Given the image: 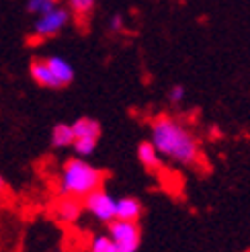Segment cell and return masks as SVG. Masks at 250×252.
<instances>
[{
    "mask_svg": "<svg viewBox=\"0 0 250 252\" xmlns=\"http://www.w3.org/2000/svg\"><path fill=\"white\" fill-rule=\"evenodd\" d=\"M150 142L156 146L164 160L185 168H195L203 162L201 144L191 127L179 119L160 113L150 121Z\"/></svg>",
    "mask_w": 250,
    "mask_h": 252,
    "instance_id": "obj_1",
    "label": "cell"
},
{
    "mask_svg": "<svg viewBox=\"0 0 250 252\" xmlns=\"http://www.w3.org/2000/svg\"><path fill=\"white\" fill-rule=\"evenodd\" d=\"M107 174L105 170L93 166L91 162H86L82 156L68 158L62 166L60 181H58V191L60 195H72L84 199L96 189H103Z\"/></svg>",
    "mask_w": 250,
    "mask_h": 252,
    "instance_id": "obj_2",
    "label": "cell"
},
{
    "mask_svg": "<svg viewBox=\"0 0 250 252\" xmlns=\"http://www.w3.org/2000/svg\"><path fill=\"white\" fill-rule=\"evenodd\" d=\"M72 10L68 8V4H58L54 10L45 12V15H39L37 21L33 23V37L35 41H47V39H54L58 37L62 31L68 27V23L72 19Z\"/></svg>",
    "mask_w": 250,
    "mask_h": 252,
    "instance_id": "obj_3",
    "label": "cell"
},
{
    "mask_svg": "<svg viewBox=\"0 0 250 252\" xmlns=\"http://www.w3.org/2000/svg\"><path fill=\"white\" fill-rule=\"evenodd\" d=\"M74 127V152L76 156H82V158H89L96 146H98V140H101V123H98L94 117H78L76 121L72 123Z\"/></svg>",
    "mask_w": 250,
    "mask_h": 252,
    "instance_id": "obj_4",
    "label": "cell"
},
{
    "mask_svg": "<svg viewBox=\"0 0 250 252\" xmlns=\"http://www.w3.org/2000/svg\"><path fill=\"white\" fill-rule=\"evenodd\" d=\"M107 234L113 238L115 252H137L142 244V228L137 221L115 220L107 223Z\"/></svg>",
    "mask_w": 250,
    "mask_h": 252,
    "instance_id": "obj_5",
    "label": "cell"
},
{
    "mask_svg": "<svg viewBox=\"0 0 250 252\" xmlns=\"http://www.w3.org/2000/svg\"><path fill=\"white\" fill-rule=\"evenodd\" d=\"M84 209L86 213L103 223H111L117 220V199L109 195L105 189H96L91 195L84 197Z\"/></svg>",
    "mask_w": 250,
    "mask_h": 252,
    "instance_id": "obj_6",
    "label": "cell"
},
{
    "mask_svg": "<svg viewBox=\"0 0 250 252\" xmlns=\"http://www.w3.org/2000/svg\"><path fill=\"white\" fill-rule=\"evenodd\" d=\"M84 199L72 197V195H60V201L56 205V216L62 223H76L84 213Z\"/></svg>",
    "mask_w": 250,
    "mask_h": 252,
    "instance_id": "obj_7",
    "label": "cell"
},
{
    "mask_svg": "<svg viewBox=\"0 0 250 252\" xmlns=\"http://www.w3.org/2000/svg\"><path fill=\"white\" fill-rule=\"evenodd\" d=\"M137 160H140V164L152 174H158L162 170V154L156 150V146L150 142V140H144L140 142L137 146Z\"/></svg>",
    "mask_w": 250,
    "mask_h": 252,
    "instance_id": "obj_8",
    "label": "cell"
},
{
    "mask_svg": "<svg viewBox=\"0 0 250 252\" xmlns=\"http://www.w3.org/2000/svg\"><path fill=\"white\" fill-rule=\"evenodd\" d=\"M29 74H31V78H33V82L37 86H41V88H60L58 86V80H56V76L52 74V68H49L45 58L31 60Z\"/></svg>",
    "mask_w": 250,
    "mask_h": 252,
    "instance_id": "obj_9",
    "label": "cell"
},
{
    "mask_svg": "<svg viewBox=\"0 0 250 252\" xmlns=\"http://www.w3.org/2000/svg\"><path fill=\"white\" fill-rule=\"evenodd\" d=\"M45 60H47L49 68H52V74L56 76L60 88H66V86H70V84L74 82V76H76V72H74V66L70 64L66 58H62V56H49V58H45Z\"/></svg>",
    "mask_w": 250,
    "mask_h": 252,
    "instance_id": "obj_10",
    "label": "cell"
},
{
    "mask_svg": "<svg viewBox=\"0 0 250 252\" xmlns=\"http://www.w3.org/2000/svg\"><path fill=\"white\" fill-rule=\"evenodd\" d=\"M144 216V205L137 197H119L117 199V220L140 221Z\"/></svg>",
    "mask_w": 250,
    "mask_h": 252,
    "instance_id": "obj_11",
    "label": "cell"
},
{
    "mask_svg": "<svg viewBox=\"0 0 250 252\" xmlns=\"http://www.w3.org/2000/svg\"><path fill=\"white\" fill-rule=\"evenodd\" d=\"M74 127L72 123H56L52 127V133H49V142L56 150H62V148H72L74 146Z\"/></svg>",
    "mask_w": 250,
    "mask_h": 252,
    "instance_id": "obj_12",
    "label": "cell"
},
{
    "mask_svg": "<svg viewBox=\"0 0 250 252\" xmlns=\"http://www.w3.org/2000/svg\"><path fill=\"white\" fill-rule=\"evenodd\" d=\"M96 0H68V8L72 10L74 19L78 23H86L91 19V15L94 12Z\"/></svg>",
    "mask_w": 250,
    "mask_h": 252,
    "instance_id": "obj_13",
    "label": "cell"
},
{
    "mask_svg": "<svg viewBox=\"0 0 250 252\" xmlns=\"http://www.w3.org/2000/svg\"><path fill=\"white\" fill-rule=\"evenodd\" d=\"M62 2V0H27V12L29 15H45V12L54 10L58 4Z\"/></svg>",
    "mask_w": 250,
    "mask_h": 252,
    "instance_id": "obj_14",
    "label": "cell"
},
{
    "mask_svg": "<svg viewBox=\"0 0 250 252\" xmlns=\"http://www.w3.org/2000/svg\"><path fill=\"white\" fill-rule=\"evenodd\" d=\"M89 252H115V244H113V238L109 234L105 236H94L91 240Z\"/></svg>",
    "mask_w": 250,
    "mask_h": 252,
    "instance_id": "obj_15",
    "label": "cell"
},
{
    "mask_svg": "<svg viewBox=\"0 0 250 252\" xmlns=\"http://www.w3.org/2000/svg\"><path fill=\"white\" fill-rule=\"evenodd\" d=\"M185 96H187V91H185L183 84H172L166 93V98H168L170 105H181L185 100Z\"/></svg>",
    "mask_w": 250,
    "mask_h": 252,
    "instance_id": "obj_16",
    "label": "cell"
},
{
    "mask_svg": "<svg viewBox=\"0 0 250 252\" xmlns=\"http://www.w3.org/2000/svg\"><path fill=\"white\" fill-rule=\"evenodd\" d=\"M121 29H123V17H121V15L111 17V21H109V31H111V33H119Z\"/></svg>",
    "mask_w": 250,
    "mask_h": 252,
    "instance_id": "obj_17",
    "label": "cell"
},
{
    "mask_svg": "<svg viewBox=\"0 0 250 252\" xmlns=\"http://www.w3.org/2000/svg\"><path fill=\"white\" fill-rule=\"evenodd\" d=\"M6 195H8V185L4 181V176H0V201H2Z\"/></svg>",
    "mask_w": 250,
    "mask_h": 252,
    "instance_id": "obj_18",
    "label": "cell"
},
{
    "mask_svg": "<svg viewBox=\"0 0 250 252\" xmlns=\"http://www.w3.org/2000/svg\"><path fill=\"white\" fill-rule=\"evenodd\" d=\"M49 252H62V250H49Z\"/></svg>",
    "mask_w": 250,
    "mask_h": 252,
    "instance_id": "obj_19",
    "label": "cell"
}]
</instances>
